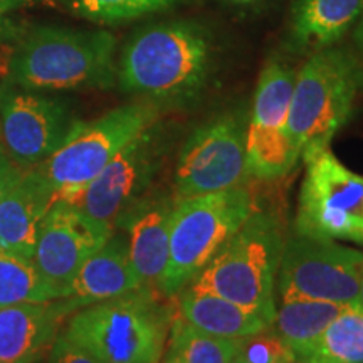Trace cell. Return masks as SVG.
Listing matches in <instances>:
<instances>
[{
	"mask_svg": "<svg viewBox=\"0 0 363 363\" xmlns=\"http://www.w3.org/2000/svg\"><path fill=\"white\" fill-rule=\"evenodd\" d=\"M214 61V39L206 26L158 22L126 40L116 61V83L158 108L190 106L211 83Z\"/></svg>",
	"mask_w": 363,
	"mask_h": 363,
	"instance_id": "1",
	"label": "cell"
},
{
	"mask_svg": "<svg viewBox=\"0 0 363 363\" xmlns=\"http://www.w3.org/2000/svg\"><path fill=\"white\" fill-rule=\"evenodd\" d=\"M118 40L104 29L39 26L22 34L7 62V83L29 91L110 89Z\"/></svg>",
	"mask_w": 363,
	"mask_h": 363,
	"instance_id": "2",
	"label": "cell"
},
{
	"mask_svg": "<svg viewBox=\"0 0 363 363\" xmlns=\"http://www.w3.org/2000/svg\"><path fill=\"white\" fill-rule=\"evenodd\" d=\"M170 311L143 288L79 308L65 335L101 363H160L169 342Z\"/></svg>",
	"mask_w": 363,
	"mask_h": 363,
	"instance_id": "3",
	"label": "cell"
},
{
	"mask_svg": "<svg viewBox=\"0 0 363 363\" xmlns=\"http://www.w3.org/2000/svg\"><path fill=\"white\" fill-rule=\"evenodd\" d=\"M283 247L278 220L256 208L190 284L247 308L272 325Z\"/></svg>",
	"mask_w": 363,
	"mask_h": 363,
	"instance_id": "4",
	"label": "cell"
},
{
	"mask_svg": "<svg viewBox=\"0 0 363 363\" xmlns=\"http://www.w3.org/2000/svg\"><path fill=\"white\" fill-rule=\"evenodd\" d=\"M362 89L360 62L345 49L331 45L308 57L294 74L289 104V131L303 158L330 148Z\"/></svg>",
	"mask_w": 363,
	"mask_h": 363,
	"instance_id": "5",
	"label": "cell"
},
{
	"mask_svg": "<svg viewBox=\"0 0 363 363\" xmlns=\"http://www.w3.org/2000/svg\"><path fill=\"white\" fill-rule=\"evenodd\" d=\"M254 211V199L244 185L175 201L169 262L158 291L172 298L187 288Z\"/></svg>",
	"mask_w": 363,
	"mask_h": 363,
	"instance_id": "6",
	"label": "cell"
},
{
	"mask_svg": "<svg viewBox=\"0 0 363 363\" xmlns=\"http://www.w3.org/2000/svg\"><path fill=\"white\" fill-rule=\"evenodd\" d=\"M160 118V108L136 99L93 121H78L65 143L48 160L34 167L54 194V201L71 202L118 153Z\"/></svg>",
	"mask_w": 363,
	"mask_h": 363,
	"instance_id": "7",
	"label": "cell"
},
{
	"mask_svg": "<svg viewBox=\"0 0 363 363\" xmlns=\"http://www.w3.org/2000/svg\"><path fill=\"white\" fill-rule=\"evenodd\" d=\"M305 163L294 233L363 244V175L347 169L330 148L305 157Z\"/></svg>",
	"mask_w": 363,
	"mask_h": 363,
	"instance_id": "8",
	"label": "cell"
},
{
	"mask_svg": "<svg viewBox=\"0 0 363 363\" xmlns=\"http://www.w3.org/2000/svg\"><path fill=\"white\" fill-rule=\"evenodd\" d=\"M363 252L337 240L293 235L284 240L276 278L281 299L358 305Z\"/></svg>",
	"mask_w": 363,
	"mask_h": 363,
	"instance_id": "9",
	"label": "cell"
},
{
	"mask_svg": "<svg viewBox=\"0 0 363 363\" xmlns=\"http://www.w3.org/2000/svg\"><path fill=\"white\" fill-rule=\"evenodd\" d=\"M249 177L246 125L224 113L195 128L175 165V201L240 187Z\"/></svg>",
	"mask_w": 363,
	"mask_h": 363,
	"instance_id": "10",
	"label": "cell"
},
{
	"mask_svg": "<svg viewBox=\"0 0 363 363\" xmlns=\"http://www.w3.org/2000/svg\"><path fill=\"white\" fill-rule=\"evenodd\" d=\"M165 155V133L158 121L126 145L106 169L69 203L91 219L116 230L121 219L148 197Z\"/></svg>",
	"mask_w": 363,
	"mask_h": 363,
	"instance_id": "11",
	"label": "cell"
},
{
	"mask_svg": "<svg viewBox=\"0 0 363 363\" xmlns=\"http://www.w3.org/2000/svg\"><path fill=\"white\" fill-rule=\"evenodd\" d=\"M294 74L279 59H271L257 81L246 126L247 170L257 179L272 180L288 175L301 157L289 131Z\"/></svg>",
	"mask_w": 363,
	"mask_h": 363,
	"instance_id": "12",
	"label": "cell"
},
{
	"mask_svg": "<svg viewBox=\"0 0 363 363\" xmlns=\"http://www.w3.org/2000/svg\"><path fill=\"white\" fill-rule=\"evenodd\" d=\"M78 123L65 99L9 84L0 93V147L21 169L48 160Z\"/></svg>",
	"mask_w": 363,
	"mask_h": 363,
	"instance_id": "13",
	"label": "cell"
},
{
	"mask_svg": "<svg viewBox=\"0 0 363 363\" xmlns=\"http://www.w3.org/2000/svg\"><path fill=\"white\" fill-rule=\"evenodd\" d=\"M113 233L72 203L57 201L40 222L33 261L62 299L69 298L76 272Z\"/></svg>",
	"mask_w": 363,
	"mask_h": 363,
	"instance_id": "14",
	"label": "cell"
},
{
	"mask_svg": "<svg viewBox=\"0 0 363 363\" xmlns=\"http://www.w3.org/2000/svg\"><path fill=\"white\" fill-rule=\"evenodd\" d=\"M74 311L67 298L0 308V363L40 362L59 337L65 318Z\"/></svg>",
	"mask_w": 363,
	"mask_h": 363,
	"instance_id": "15",
	"label": "cell"
},
{
	"mask_svg": "<svg viewBox=\"0 0 363 363\" xmlns=\"http://www.w3.org/2000/svg\"><path fill=\"white\" fill-rule=\"evenodd\" d=\"M175 201L147 197L128 212L116 229H126L130 261L143 286L160 281L170 252V222Z\"/></svg>",
	"mask_w": 363,
	"mask_h": 363,
	"instance_id": "16",
	"label": "cell"
},
{
	"mask_svg": "<svg viewBox=\"0 0 363 363\" xmlns=\"http://www.w3.org/2000/svg\"><path fill=\"white\" fill-rule=\"evenodd\" d=\"M54 203L44 177L26 170L0 199V247L33 259L40 222Z\"/></svg>",
	"mask_w": 363,
	"mask_h": 363,
	"instance_id": "17",
	"label": "cell"
},
{
	"mask_svg": "<svg viewBox=\"0 0 363 363\" xmlns=\"http://www.w3.org/2000/svg\"><path fill=\"white\" fill-rule=\"evenodd\" d=\"M143 288L130 261L128 239L113 233L110 239L79 267L69 284V301L79 308L120 298Z\"/></svg>",
	"mask_w": 363,
	"mask_h": 363,
	"instance_id": "18",
	"label": "cell"
},
{
	"mask_svg": "<svg viewBox=\"0 0 363 363\" xmlns=\"http://www.w3.org/2000/svg\"><path fill=\"white\" fill-rule=\"evenodd\" d=\"M363 16V0H294L289 44L301 52L337 45Z\"/></svg>",
	"mask_w": 363,
	"mask_h": 363,
	"instance_id": "19",
	"label": "cell"
},
{
	"mask_svg": "<svg viewBox=\"0 0 363 363\" xmlns=\"http://www.w3.org/2000/svg\"><path fill=\"white\" fill-rule=\"evenodd\" d=\"M177 296L179 316L206 333L244 340L271 328L261 315L207 289L189 284Z\"/></svg>",
	"mask_w": 363,
	"mask_h": 363,
	"instance_id": "20",
	"label": "cell"
},
{
	"mask_svg": "<svg viewBox=\"0 0 363 363\" xmlns=\"http://www.w3.org/2000/svg\"><path fill=\"white\" fill-rule=\"evenodd\" d=\"M343 308L338 303L315 299H281L271 330L291 348L298 360H306L318 338Z\"/></svg>",
	"mask_w": 363,
	"mask_h": 363,
	"instance_id": "21",
	"label": "cell"
},
{
	"mask_svg": "<svg viewBox=\"0 0 363 363\" xmlns=\"http://www.w3.org/2000/svg\"><path fill=\"white\" fill-rule=\"evenodd\" d=\"M62 299L33 259L0 247V308Z\"/></svg>",
	"mask_w": 363,
	"mask_h": 363,
	"instance_id": "22",
	"label": "cell"
},
{
	"mask_svg": "<svg viewBox=\"0 0 363 363\" xmlns=\"http://www.w3.org/2000/svg\"><path fill=\"white\" fill-rule=\"evenodd\" d=\"M167 343V357L179 363H230L242 347V340L206 333L194 328L179 315L172 318Z\"/></svg>",
	"mask_w": 363,
	"mask_h": 363,
	"instance_id": "23",
	"label": "cell"
},
{
	"mask_svg": "<svg viewBox=\"0 0 363 363\" xmlns=\"http://www.w3.org/2000/svg\"><path fill=\"white\" fill-rule=\"evenodd\" d=\"M305 362L363 363V310L345 306L318 338Z\"/></svg>",
	"mask_w": 363,
	"mask_h": 363,
	"instance_id": "24",
	"label": "cell"
},
{
	"mask_svg": "<svg viewBox=\"0 0 363 363\" xmlns=\"http://www.w3.org/2000/svg\"><path fill=\"white\" fill-rule=\"evenodd\" d=\"M76 17L94 24L115 26L169 11L182 0H65Z\"/></svg>",
	"mask_w": 363,
	"mask_h": 363,
	"instance_id": "25",
	"label": "cell"
},
{
	"mask_svg": "<svg viewBox=\"0 0 363 363\" xmlns=\"http://www.w3.org/2000/svg\"><path fill=\"white\" fill-rule=\"evenodd\" d=\"M240 355L247 363H296L299 362L291 348L274 331H261L242 340Z\"/></svg>",
	"mask_w": 363,
	"mask_h": 363,
	"instance_id": "26",
	"label": "cell"
},
{
	"mask_svg": "<svg viewBox=\"0 0 363 363\" xmlns=\"http://www.w3.org/2000/svg\"><path fill=\"white\" fill-rule=\"evenodd\" d=\"M45 363H101L79 345L71 342L65 333H61L52 343Z\"/></svg>",
	"mask_w": 363,
	"mask_h": 363,
	"instance_id": "27",
	"label": "cell"
},
{
	"mask_svg": "<svg viewBox=\"0 0 363 363\" xmlns=\"http://www.w3.org/2000/svg\"><path fill=\"white\" fill-rule=\"evenodd\" d=\"M24 169L17 167L11 158L6 155L2 147H0V199L2 195L11 189L12 184H16L21 179V175L24 174Z\"/></svg>",
	"mask_w": 363,
	"mask_h": 363,
	"instance_id": "28",
	"label": "cell"
},
{
	"mask_svg": "<svg viewBox=\"0 0 363 363\" xmlns=\"http://www.w3.org/2000/svg\"><path fill=\"white\" fill-rule=\"evenodd\" d=\"M22 34H24L22 27L16 21L11 19L7 13L0 12V44L19 40Z\"/></svg>",
	"mask_w": 363,
	"mask_h": 363,
	"instance_id": "29",
	"label": "cell"
},
{
	"mask_svg": "<svg viewBox=\"0 0 363 363\" xmlns=\"http://www.w3.org/2000/svg\"><path fill=\"white\" fill-rule=\"evenodd\" d=\"M27 2H29V0H0V12L9 13L16 11V9L26 6Z\"/></svg>",
	"mask_w": 363,
	"mask_h": 363,
	"instance_id": "30",
	"label": "cell"
},
{
	"mask_svg": "<svg viewBox=\"0 0 363 363\" xmlns=\"http://www.w3.org/2000/svg\"><path fill=\"white\" fill-rule=\"evenodd\" d=\"M224 2L238 9H252V7L261 6V4H264L266 0H224Z\"/></svg>",
	"mask_w": 363,
	"mask_h": 363,
	"instance_id": "31",
	"label": "cell"
},
{
	"mask_svg": "<svg viewBox=\"0 0 363 363\" xmlns=\"http://www.w3.org/2000/svg\"><path fill=\"white\" fill-rule=\"evenodd\" d=\"M355 43L363 54V16L360 17V21H358L355 26Z\"/></svg>",
	"mask_w": 363,
	"mask_h": 363,
	"instance_id": "32",
	"label": "cell"
},
{
	"mask_svg": "<svg viewBox=\"0 0 363 363\" xmlns=\"http://www.w3.org/2000/svg\"><path fill=\"white\" fill-rule=\"evenodd\" d=\"M358 306L363 310V267H362V276H360V293H358Z\"/></svg>",
	"mask_w": 363,
	"mask_h": 363,
	"instance_id": "33",
	"label": "cell"
},
{
	"mask_svg": "<svg viewBox=\"0 0 363 363\" xmlns=\"http://www.w3.org/2000/svg\"><path fill=\"white\" fill-rule=\"evenodd\" d=\"M230 363H247V360H246V358H244L242 355H240V352H239V355H238V357H235V358H234V360H233V362H230Z\"/></svg>",
	"mask_w": 363,
	"mask_h": 363,
	"instance_id": "34",
	"label": "cell"
},
{
	"mask_svg": "<svg viewBox=\"0 0 363 363\" xmlns=\"http://www.w3.org/2000/svg\"><path fill=\"white\" fill-rule=\"evenodd\" d=\"M163 363H179V362H177V360H174V358H169V357H167V360H165V362H163Z\"/></svg>",
	"mask_w": 363,
	"mask_h": 363,
	"instance_id": "35",
	"label": "cell"
},
{
	"mask_svg": "<svg viewBox=\"0 0 363 363\" xmlns=\"http://www.w3.org/2000/svg\"><path fill=\"white\" fill-rule=\"evenodd\" d=\"M4 84H6V81H0V93H2V89H4Z\"/></svg>",
	"mask_w": 363,
	"mask_h": 363,
	"instance_id": "36",
	"label": "cell"
},
{
	"mask_svg": "<svg viewBox=\"0 0 363 363\" xmlns=\"http://www.w3.org/2000/svg\"><path fill=\"white\" fill-rule=\"evenodd\" d=\"M296 363H310V362H305V360H299V362H296Z\"/></svg>",
	"mask_w": 363,
	"mask_h": 363,
	"instance_id": "37",
	"label": "cell"
},
{
	"mask_svg": "<svg viewBox=\"0 0 363 363\" xmlns=\"http://www.w3.org/2000/svg\"><path fill=\"white\" fill-rule=\"evenodd\" d=\"M35 363H39V362H35Z\"/></svg>",
	"mask_w": 363,
	"mask_h": 363,
	"instance_id": "38",
	"label": "cell"
}]
</instances>
